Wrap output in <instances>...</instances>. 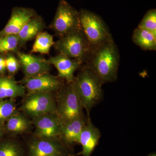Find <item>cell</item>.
I'll return each mask as SVG.
<instances>
[{"label":"cell","instance_id":"cell-1","mask_svg":"<svg viewBox=\"0 0 156 156\" xmlns=\"http://www.w3.org/2000/svg\"><path fill=\"white\" fill-rule=\"evenodd\" d=\"M120 55L112 37L92 49L86 61L102 84L117 80Z\"/></svg>","mask_w":156,"mask_h":156},{"label":"cell","instance_id":"cell-2","mask_svg":"<svg viewBox=\"0 0 156 156\" xmlns=\"http://www.w3.org/2000/svg\"><path fill=\"white\" fill-rule=\"evenodd\" d=\"M80 99L83 108L87 114L92 108L102 100V83L87 66H84L73 81Z\"/></svg>","mask_w":156,"mask_h":156},{"label":"cell","instance_id":"cell-3","mask_svg":"<svg viewBox=\"0 0 156 156\" xmlns=\"http://www.w3.org/2000/svg\"><path fill=\"white\" fill-rule=\"evenodd\" d=\"M83 107L73 82L60 89L57 96L56 114L63 123L83 115Z\"/></svg>","mask_w":156,"mask_h":156},{"label":"cell","instance_id":"cell-4","mask_svg":"<svg viewBox=\"0 0 156 156\" xmlns=\"http://www.w3.org/2000/svg\"><path fill=\"white\" fill-rule=\"evenodd\" d=\"M54 44L60 54L77 59L82 63L87 60L92 50L82 30L61 37Z\"/></svg>","mask_w":156,"mask_h":156},{"label":"cell","instance_id":"cell-5","mask_svg":"<svg viewBox=\"0 0 156 156\" xmlns=\"http://www.w3.org/2000/svg\"><path fill=\"white\" fill-rule=\"evenodd\" d=\"M81 29L92 50L111 37L106 25L97 14L88 11L80 12Z\"/></svg>","mask_w":156,"mask_h":156},{"label":"cell","instance_id":"cell-6","mask_svg":"<svg viewBox=\"0 0 156 156\" xmlns=\"http://www.w3.org/2000/svg\"><path fill=\"white\" fill-rule=\"evenodd\" d=\"M52 26L60 37L74 31L81 30L80 12L66 1L60 0Z\"/></svg>","mask_w":156,"mask_h":156},{"label":"cell","instance_id":"cell-7","mask_svg":"<svg viewBox=\"0 0 156 156\" xmlns=\"http://www.w3.org/2000/svg\"><path fill=\"white\" fill-rule=\"evenodd\" d=\"M22 108L26 114L34 118L56 113V103L52 92H34L25 98Z\"/></svg>","mask_w":156,"mask_h":156},{"label":"cell","instance_id":"cell-8","mask_svg":"<svg viewBox=\"0 0 156 156\" xmlns=\"http://www.w3.org/2000/svg\"><path fill=\"white\" fill-rule=\"evenodd\" d=\"M36 134L39 138L56 139L60 137V122L56 113L33 118Z\"/></svg>","mask_w":156,"mask_h":156},{"label":"cell","instance_id":"cell-9","mask_svg":"<svg viewBox=\"0 0 156 156\" xmlns=\"http://www.w3.org/2000/svg\"><path fill=\"white\" fill-rule=\"evenodd\" d=\"M35 15V12L33 9L21 7L14 8L8 23L0 32V37L17 35L23 26Z\"/></svg>","mask_w":156,"mask_h":156},{"label":"cell","instance_id":"cell-10","mask_svg":"<svg viewBox=\"0 0 156 156\" xmlns=\"http://www.w3.org/2000/svg\"><path fill=\"white\" fill-rule=\"evenodd\" d=\"M23 83L30 93L52 92L60 88L61 83L56 77L48 73L26 78Z\"/></svg>","mask_w":156,"mask_h":156},{"label":"cell","instance_id":"cell-11","mask_svg":"<svg viewBox=\"0 0 156 156\" xmlns=\"http://www.w3.org/2000/svg\"><path fill=\"white\" fill-rule=\"evenodd\" d=\"M87 120L79 137L78 143L82 146L80 154L83 156H91L98 144L101 136L99 129L93 124L89 114H87Z\"/></svg>","mask_w":156,"mask_h":156},{"label":"cell","instance_id":"cell-12","mask_svg":"<svg viewBox=\"0 0 156 156\" xmlns=\"http://www.w3.org/2000/svg\"><path fill=\"white\" fill-rule=\"evenodd\" d=\"M17 55L26 78L48 73L50 69V63L44 59L26 53H18Z\"/></svg>","mask_w":156,"mask_h":156},{"label":"cell","instance_id":"cell-13","mask_svg":"<svg viewBox=\"0 0 156 156\" xmlns=\"http://www.w3.org/2000/svg\"><path fill=\"white\" fill-rule=\"evenodd\" d=\"M29 156H55L66 154L63 147L55 139L39 138L29 147Z\"/></svg>","mask_w":156,"mask_h":156},{"label":"cell","instance_id":"cell-14","mask_svg":"<svg viewBox=\"0 0 156 156\" xmlns=\"http://www.w3.org/2000/svg\"><path fill=\"white\" fill-rule=\"evenodd\" d=\"M58 71L59 78L65 80L67 83H72L75 79L74 73L82 63L79 60L60 54L51 57L48 60Z\"/></svg>","mask_w":156,"mask_h":156},{"label":"cell","instance_id":"cell-15","mask_svg":"<svg viewBox=\"0 0 156 156\" xmlns=\"http://www.w3.org/2000/svg\"><path fill=\"white\" fill-rule=\"evenodd\" d=\"M85 115L61 123L60 137L67 144L78 143L81 132L87 123Z\"/></svg>","mask_w":156,"mask_h":156},{"label":"cell","instance_id":"cell-16","mask_svg":"<svg viewBox=\"0 0 156 156\" xmlns=\"http://www.w3.org/2000/svg\"><path fill=\"white\" fill-rule=\"evenodd\" d=\"M25 87L11 79L0 78V99L15 98L23 96Z\"/></svg>","mask_w":156,"mask_h":156},{"label":"cell","instance_id":"cell-17","mask_svg":"<svg viewBox=\"0 0 156 156\" xmlns=\"http://www.w3.org/2000/svg\"><path fill=\"white\" fill-rule=\"evenodd\" d=\"M43 27L44 23L42 19L40 17H34L23 26L17 34L19 43L24 44L37 36Z\"/></svg>","mask_w":156,"mask_h":156},{"label":"cell","instance_id":"cell-18","mask_svg":"<svg viewBox=\"0 0 156 156\" xmlns=\"http://www.w3.org/2000/svg\"><path fill=\"white\" fill-rule=\"evenodd\" d=\"M132 38L134 43L143 50H156V36L149 31L138 27L134 31Z\"/></svg>","mask_w":156,"mask_h":156},{"label":"cell","instance_id":"cell-19","mask_svg":"<svg viewBox=\"0 0 156 156\" xmlns=\"http://www.w3.org/2000/svg\"><path fill=\"white\" fill-rule=\"evenodd\" d=\"M54 44L53 36L47 32H41L37 35L31 52L48 54Z\"/></svg>","mask_w":156,"mask_h":156},{"label":"cell","instance_id":"cell-20","mask_svg":"<svg viewBox=\"0 0 156 156\" xmlns=\"http://www.w3.org/2000/svg\"><path fill=\"white\" fill-rule=\"evenodd\" d=\"M29 126V122L25 117L15 114L7 120L6 128L11 133L19 134L26 131Z\"/></svg>","mask_w":156,"mask_h":156},{"label":"cell","instance_id":"cell-21","mask_svg":"<svg viewBox=\"0 0 156 156\" xmlns=\"http://www.w3.org/2000/svg\"><path fill=\"white\" fill-rule=\"evenodd\" d=\"M138 27L149 31L156 36V9H151L148 11Z\"/></svg>","mask_w":156,"mask_h":156},{"label":"cell","instance_id":"cell-22","mask_svg":"<svg viewBox=\"0 0 156 156\" xmlns=\"http://www.w3.org/2000/svg\"><path fill=\"white\" fill-rule=\"evenodd\" d=\"M0 156H23L21 147L13 141H7L0 144Z\"/></svg>","mask_w":156,"mask_h":156},{"label":"cell","instance_id":"cell-23","mask_svg":"<svg viewBox=\"0 0 156 156\" xmlns=\"http://www.w3.org/2000/svg\"><path fill=\"white\" fill-rule=\"evenodd\" d=\"M19 43L17 35L0 37V53L16 50Z\"/></svg>","mask_w":156,"mask_h":156},{"label":"cell","instance_id":"cell-24","mask_svg":"<svg viewBox=\"0 0 156 156\" xmlns=\"http://www.w3.org/2000/svg\"><path fill=\"white\" fill-rule=\"evenodd\" d=\"M16 106L11 101H0V121H7L16 114Z\"/></svg>","mask_w":156,"mask_h":156},{"label":"cell","instance_id":"cell-25","mask_svg":"<svg viewBox=\"0 0 156 156\" xmlns=\"http://www.w3.org/2000/svg\"><path fill=\"white\" fill-rule=\"evenodd\" d=\"M6 69L11 74H15L19 69L20 63L17 58L12 55H9L5 59Z\"/></svg>","mask_w":156,"mask_h":156},{"label":"cell","instance_id":"cell-26","mask_svg":"<svg viewBox=\"0 0 156 156\" xmlns=\"http://www.w3.org/2000/svg\"><path fill=\"white\" fill-rule=\"evenodd\" d=\"M6 69L5 59L0 57V74L5 73Z\"/></svg>","mask_w":156,"mask_h":156},{"label":"cell","instance_id":"cell-27","mask_svg":"<svg viewBox=\"0 0 156 156\" xmlns=\"http://www.w3.org/2000/svg\"><path fill=\"white\" fill-rule=\"evenodd\" d=\"M55 156H69L66 154H63L58 155H56Z\"/></svg>","mask_w":156,"mask_h":156},{"label":"cell","instance_id":"cell-28","mask_svg":"<svg viewBox=\"0 0 156 156\" xmlns=\"http://www.w3.org/2000/svg\"><path fill=\"white\" fill-rule=\"evenodd\" d=\"M148 156H156V154H153Z\"/></svg>","mask_w":156,"mask_h":156},{"label":"cell","instance_id":"cell-29","mask_svg":"<svg viewBox=\"0 0 156 156\" xmlns=\"http://www.w3.org/2000/svg\"><path fill=\"white\" fill-rule=\"evenodd\" d=\"M2 129H1V128H0V136H1V135H2Z\"/></svg>","mask_w":156,"mask_h":156}]
</instances>
